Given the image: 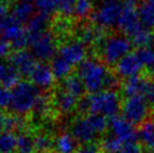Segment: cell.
<instances>
[{
  "mask_svg": "<svg viewBox=\"0 0 154 153\" xmlns=\"http://www.w3.org/2000/svg\"><path fill=\"white\" fill-rule=\"evenodd\" d=\"M109 72L105 63L95 59H86L78 67V76L83 81L86 91L91 94L104 91Z\"/></svg>",
  "mask_w": 154,
  "mask_h": 153,
  "instance_id": "cell-1",
  "label": "cell"
},
{
  "mask_svg": "<svg viewBox=\"0 0 154 153\" xmlns=\"http://www.w3.org/2000/svg\"><path fill=\"white\" fill-rule=\"evenodd\" d=\"M40 94V89L31 81H20L12 88L10 110L14 115L20 116L32 112Z\"/></svg>",
  "mask_w": 154,
  "mask_h": 153,
  "instance_id": "cell-2",
  "label": "cell"
},
{
  "mask_svg": "<svg viewBox=\"0 0 154 153\" xmlns=\"http://www.w3.org/2000/svg\"><path fill=\"white\" fill-rule=\"evenodd\" d=\"M0 40L11 43L15 50H22L29 45V33L13 15L0 19Z\"/></svg>",
  "mask_w": 154,
  "mask_h": 153,
  "instance_id": "cell-3",
  "label": "cell"
},
{
  "mask_svg": "<svg viewBox=\"0 0 154 153\" xmlns=\"http://www.w3.org/2000/svg\"><path fill=\"white\" fill-rule=\"evenodd\" d=\"M89 98V113H97L106 118H113L118 115L122 109L121 98L114 90H104L94 94L88 96Z\"/></svg>",
  "mask_w": 154,
  "mask_h": 153,
  "instance_id": "cell-4",
  "label": "cell"
},
{
  "mask_svg": "<svg viewBox=\"0 0 154 153\" xmlns=\"http://www.w3.org/2000/svg\"><path fill=\"white\" fill-rule=\"evenodd\" d=\"M29 46L31 53L36 60L46 62L56 57L59 49L57 46V38L54 32L44 31L38 35H29Z\"/></svg>",
  "mask_w": 154,
  "mask_h": 153,
  "instance_id": "cell-5",
  "label": "cell"
},
{
  "mask_svg": "<svg viewBox=\"0 0 154 153\" xmlns=\"http://www.w3.org/2000/svg\"><path fill=\"white\" fill-rule=\"evenodd\" d=\"M133 43L126 36L114 35L105 39L101 45V54L104 63L107 65H116L121 59L129 55Z\"/></svg>",
  "mask_w": 154,
  "mask_h": 153,
  "instance_id": "cell-6",
  "label": "cell"
},
{
  "mask_svg": "<svg viewBox=\"0 0 154 153\" xmlns=\"http://www.w3.org/2000/svg\"><path fill=\"white\" fill-rule=\"evenodd\" d=\"M124 6L123 0H101L97 8L91 15L92 22L103 29L118 26Z\"/></svg>",
  "mask_w": 154,
  "mask_h": 153,
  "instance_id": "cell-7",
  "label": "cell"
},
{
  "mask_svg": "<svg viewBox=\"0 0 154 153\" xmlns=\"http://www.w3.org/2000/svg\"><path fill=\"white\" fill-rule=\"evenodd\" d=\"M123 116L133 125H143L150 113L147 100L142 96H129L122 105Z\"/></svg>",
  "mask_w": 154,
  "mask_h": 153,
  "instance_id": "cell-8",
  "label": "cell"
},
{
  "mask_svg": "<svg viewBox=\"0 0 154 153\" xmlns=\"http://www.w3.org/2000/svg\"><path fill=\"white\" fill-rule=\"evenodd\" d=\"M118 26L126 36L131 39L145 29L135 6L127 3H125L124 10L119 19Z\"/></svg>",
  "mask_w": 154,
  "mask_h": 153,
  "instance_id": "cell-9",
  "label": "cell"
},
{
  "mask_svg": "<svg viewBox=\"0 0 154 153\" xmlns=\"http://www.w3.org/2000/svg\"><path fill=\"white\" fill-rule=\"evenodd\" d=\"M109 128L111 134L122 141L124 144L136 143L138 132L132 123L126 120L123 115H116L109 120Z\"/></svg>",
  "mask_w": 154,
  "mask_h": 153,
  "instance_id": "cell-10",
  "label": "cell"
},
{
  "mask_svg": "<svg viewBox=\"0 0 154 153\" xmlns=\"http://www.w3.org/2000/svg\"><path fill=\"white\" fill-rule=\"evenodd\" d=\"M71 134L75 136L78 143L84 145V144L94 143L93 141L99 133L92 126L88 116L86 115L78 118L73 122L72 126H71Z\"/></svg>",
  "mask_w": 154,
  "mask_h": 153,
  "instance_id": "cell-11",
  "label": "cell"
},
{
  "mask_svg": "<svg viewBox=\"0 0 154 153\" xmlns=\"http://www.w3.org/2000/svg\"><path fill=\"white\" fill-rule=\"evenodd\" d=\"M86 54V45L80 40H73L63 45L59 49L58 55L75 66L80 65L82 62L85 61Z\"/></svg>",
  "mask_w": 154,
  "mask_h": 153,
  "instance_id": "cell-12",
  "label": "cell"
},
{
  "mask_svg": "<svg viewBox=\"0 0 154 153\" xmlns=\"http://www.w3.org/2000/svg\"><path fill=\"white\" fill-rule=\"evenodd\" d=\"M31 82L39 89L47 90L53 87L56 77L51 69V66L45 62H39L36 64L32 75L29 76Z\"/></svg>",
  "mask_w": 154,
  "mask_h": 153,
  "instance_id": "cell-13",
  "label": "cell"
},
{
  "mask_svg": "<svg viewBox=\"0 0 154 153\" xmlns=\"http://www.w3.org/2000/svg\"><path fill=\"white\" fill-rule=\"evenodd\" d=\"M10 63L20 72L21 76L29 77L36 66V59L32 55L31 51L26 49L16 50L15 53L11 54Z\"/></svg>",
  "mask_w": 154,
  "mask_h": 153,
  "instance_id": "cell-14",
  "label": "cell"
},
{
  "mask_svg": "<svg viewBox=\"0 0 154 153\" xmlns=\"http://www.w3.org/2000/svg\"><path fill=\"white\" fill-rule=\"evenodd\" d=\"M143 68L144 66L136 57L135 53H130L129 55L125 56L123 59L118 62V64L116 65V72L119 77L129 79L131 77L138 76Z\"/></svg>",
  "mask_w": 154,
  "mask_h": 153,
  "instance_id": "cell-15",
  "label": "cell"
},
{
  "mask_svg": "<svg viewBox=\"0 0 154 153\" xmlns=\"http://www.w3.org/2000/svg\"><path fill=\"white\" fill-rule=\"evenodd\" d=\"M53 102L60 112L70 113L78 107L79 100H78L77 96H72L63 88H60L55 92Z\"/></svg>",
  "mask_w": 154,
  "mask_h": 153,
  "instance_id": "cell-16",
  "label": "cell"
},
{
  "mask_svg": "<svg viewBox=\"0 0 154 153\" xmlns=\"http://www.w3.org/2000/svg\"><path fill=\"white\" fill-rule=\"evenodd\" d=\"M151 80L148 78L143 77L140 75L135 77H131L129 79H126L125 82L123 83V92L127 98L133 96H142L144 94L145 90H146L147 86Z\"/></svg>",
  "mask_w": 154,
  "mask_h": 153,
  "instance_id": "cell-17",
  "label": "cell"
},
{
  "mask_svg": "<svg viewBox=\"0 0 154 153\" xmlns=\"http://www.w3.org/2000/svg\"><path fill=\"white\" fill-rule=\"evenodd\" d=\"M105 29L94 25V26H84L80 32V41L85 45H102L106 39Z\"/></svg>",
  "mask_w": 154,
  "mask_h": 153,
  "instance_id": "cell-18",
  "label": "cell"
},
{
  "mask_svg": "<svg viewBox=\"0 0 154 153\" xmlns=\"http://www.w3.org/2000/svg\"><path fill=\"white\" fill-rule=\"evenodd\" d=\"M20 72L10 63L0 60V85L14 88L20 82Z\"/></svg>",
  "mask_w": 154,
  "mask_h": 153,
  "instance_id": "cell-19",
  "label": "cell"
},
{
  "mask_svg": "<svg viewBox=\"0 0 154 153\" xmlns=\"http://www.w3.org/2000/svg\"><path fill=\"white\" fill-rule=\"evenodd\" d=\"M36 5L32 0H19L13 6L12 15L21 23H27L36 14Z\"/></svg>",
  "mask_w": 154,
  "mask_h": 153,
  "instance_id": "cell-20",
  "label": "cell"
},
{
  "mask_svg": "<svg viewBox=\"0 0 154 153\" xmlns=\"http://www.w3.org/2000/svg\"><path fill=\"white\" fill-rule=\"evenodd\" d=\"M55 148L58 153H75L78 150V142L71 133L63 132L55 141Z\"/></svg>",
  "mask_w": 154,
  "mask_h": 153,
  "instance_id": "cell-21",
  "label": "cell"
},
{
  "mask_svg": "<svg viewBox=\"0 0 154 153\" xmlns=\"http://www.w3.org/2000/svg\"><path fill=\"white\" fill-rule=\"evenodd\" d=\"M51 16H47L42 13L37 12L31 18V20L26 23V31L29 35H38L46 31L48 26Z\"/></svg>",
  "mask_w": 154,
  "mask_h": 153,
  "instance_id": "cell-22",
  "label": "cell"
},
{
  "mask_svg": "<svg viewBox=\"0 0 154 153\" xmlns=\"http://www.w3.org/2000/svg\"><path fill=\"white\" fill-rule=\"evenodd\" d=\"M67 92L71 93L72 96H77L78 99L84 96L86 88L84 86L83 81L78 75H71L62 81V87Z\"/></svg>",
  "mask_w": 154,
  "mask_h": 153,
  "instance_id": "cell-23",
  "label": "cell"
},
{
  "mask_svg": "<svg viewBox=\"0 0 154 153\" xmlns=\"http://www.w3.org/2000/svg\"><path fill=\"white\" fill-rule=\"evenodd\" d=\"M138 139L150 153H154V121H146L140 125Z\"/></svg>",
  "mask_w": 154,
  "mask_h": 153,
  "instance_id": "cell-24",
  "label": "cell"
},
{
  "mask_svg": "<svg viewBox=\"0 0 154 153\" xmlns=\"http://www.w3.org/2000/svg\"><path fill=\"white\" fill-rule=\"evenodd\" d=\"M51 66L56 79H59V80H64L67 77L71 76V72H72V68H73L72 64L67 62L66 60L63 59L61 56L59 55L56 56L51 60Z\"/></svg>",
  "mask_w": 154,
  "mask_h": 153,
  "instance_id": "cell-25",
  "label": "cell"
},
{
  "mask_svg": "<svg viewBox=\"0 0 154 153\" xmlns=\"http://www.w3.org/2000/svg\"><path fill=\"white\" fill-rule=\"evenodd\" d=\"M36 151L35 136L31 132L24 130L17 135V151L16 153H34Z\"/></svg>",
  "mask_w": 154,
  "mask_h": 153,
  "instance_id": "cell-26",
  "label": "cell"
},
{
  "mask_svg": "<svg viewBox=\"0 0 154 153\" xmlns=\"http://www.w3.org/2000/svg\"><path fill=\"white\" fill-rule=\"evenodd\" d=\"M138 15L145 27H154V0H145L140 4Z\"/></svg>",
  "mask_w": 154,
  "mask_h": 153,
  "instance_id": "cell-27",
  "label": "cell"
},
{
  "mask_svg": "<svg viewBox=\"0 0 154 153\" xmlns=\"http://www.w3.org/2000/svg\"><path fill=\"white\" fill-rule=\"evenodd\" d=\"M17 135L11 131L0 132V153H16Z\"/></svg>",
  "mask_w": 154,
  "mask_h": 153,
  "instance_id": "cell-28",
  "label": "cell"
},
{
  "mask_svg": "<svg viewBox=\"0 0 154 153\" xmlns=\"http://www.w3.org/2000/svg\"><path fill=\"white\" fill-rule=\"evenodd\" d=\"M51 101L48 94L41 93L40 96L38 98V100H37L36 104H35L34 109H32V115L38 120L44 118L45 116L48 115L49 110H51Z\"/></svg>",
  "mask_w": 154,
  "mask_h": 153,
  "instance_id": "cell-29",
  "label": "cell"
},
{
  "mask_svg": "<svg viewBox=\"0 0 154 153\" xmlns=\"http://www.w3.org/2000/svg\"><path fill=\"white\" fill-rule=\"evenodd\" d=\"M125 144L119 139H116L111 133L105 136L102 141L101 149L105 153H120Z\"/></svg>",
  "mask_w": 154,
  "mask_h": 153,
  "instance_id": "cell-30",
  "label": "cell"
},
{
  "mask_svg": "<svg viewBox=\"0 0 154 153\" xmlns=\"http://www.w3.org/2000/svg\"><path fill=\"white\" fill-rule=\"evenodd\" d=\"M133 45L137 46L138 48L142 47H151L154 42V34L151 33L150 29L145 27L143 31H140L136 36L131 39Z\"/></svg>",
  "mask_w": 154,
  "mask_h": 153,
  "instance_id": "cell-31",
  "label": "cell"
},
{
  "mask_svg": "<svg viewBox=\"0 0 154 153\" xmlns=\"http://www.w3.org/2000/svg\"><path fill=\"white\" fill-rule=\"evenodd\" d=\"M135 55L144 67L154 70V49L152 47L137 48L135 51Z\"/></svg>",
  "mask_w": 154,
  "mask_h": 153,
  "instance_id": "cell-32",
  "label": "cell"
},
{
  "mask_svg": "<svg viewBox=\"0 0 154 153\" xmlns=\"http://www.w3.org/2000/svg\"><path fill=\"white\" fill-rule=\"evenodd\" d=\"M36 151L39 153H47L55 147V141L47 133H41L35 136Z\"/></svg>",
  "mask_w": 154,
  "mask_h": 153,
  "instance_id": "cell-33",
  "label": "cell"
},
{
  "mask_svg": "<svg viewBox=\"0 0 154 153\" xmlns=\"http://www.w3.org/2000/svg\"><path fill=\"white\" fill-rule=\"evenodd\" d=\"M93 5L91 0H77L75 16L79 19H86L92 15Z\"/></svg>",
  "mask_w": 154,
  "mask_h": 153,
  "instance_id": "cell-34",
  "label": "cell"
},
{
  "mask_svg": "<svg viewBox=\"0 0 154 153\" xmlns=\"http://www.w3.org/2000/svg\"><path fill=\"white\" fill-rule=\"evenodd\" d=\"M25 127V120L23 118V116L12 115H8L6 118V129L5 131H11V132H14V131H24Z\"/></svg>",
  "mask_w": 154,
  "mask_h": 153,
  "instance_id": "cell-35",
  "label": "cell"
},
{
  "mask_svg": "<svg viewBox=\"0 0 154 153\" xmlns=\"http://www.w3.org/2000/svg\"><path fill=\"white\" fill-rule=\"evenodd\" d=\"M34 3L39 13L51 16L57 11V8L51 0H34Z\"/></svg>",
  "mask_w": 154,
  "mask_h": 153,
  "instance_id": "cell-36",
  "label": "cell"
},
{
  "mask_svg": "<svg viewBox=\"0 0 154 153\" xmlns=\"http://www.w3.org/2000/svg\"><path fill=\"white\" fill-rule=\"evenodd\" d=\"M75 3H77V0H63L58 8V11L63 17H66V18L71 17L75 15Z\"/></svg>",
  "mask_w": 154,
  "mask_h": 153,
  "instance_id": "cell-37",
  "label": "cell"
},
{
  "mask_svg": "<svg viewBox=\"0 0 154 153\" xmlns=\"http://www.w3.org/2000/svg\"><path fill=\"white\" fill-rule=\"evenodd\" d=\"M12 102V90L5 86L0 85V110L10 108Z\"/></svg>",
  "mask_w": 154,
  "mask_h": 153,
  "instance_id": "cell-38",
  "label": "cell"
},
{
  "mask_svg": "<svg viewBox=\"0 0 154 153\" xmlns=\"http://www.w3.org/2000/svg\"><path fill=\"white\" fill-rule=\"evenodd\" d=\"M119 86H120V79H119V76L110 72L107 76V79H106L105 89L113 90L114 88H118Z\"/></svg>",
  "mask_w": 154,
  "mask_h": 153,
  "instance_id": "cell-39",
  "label": "cell"
},
{
  "mask_svg": "<svg viewBox=\"0 0 154 153\" xmlns=\"http://www.w3.org/2000/svg\"><path fill=\"white\" fill-rule=\"evenodd\" d=\"M101 147L97 146L95 143L84 144L78 148L75 153H101Z\"/></svg>",
  "mask_w": 154,
  "mask_h": 153,
  "instance_id": "cell-40",
  "label": "cell"
},
{
  "mask_svg": "<svg viewBox=\"0 0 154 153\" xmlns=\"http://www.w3.org/2000/svg\"><path fill=\"white\" fill-rule=\"evenodd\" d=\"M12 45L11 43L6 42V41L0 40V60L4 59L8 56H10L11 50H12Z\"/></svg>",
  "mask_w": 154,
  "mask_h": 153,
  "instance_id": "cell-41",
  "label": "cell"
},
{
  "mask_svg": "<svg viewBox=\"0 0 154 153\" xmlns=\"http://www.w3.org/2000/svg\"><path fill=\"white\" fill-rule=\"evenodd\" d=\"M120 153H143V151H142V147L137 143H132V144H126V145H124L122 151Z\"/></svg>",
  "mask_w": 154,
  "mask_h": 153,
  "instance_id": "cell-42",
  "label": "cell"
},
{
  "mask_svg": "<svg viewBox=\"0 0 154 153\" xmlns=\"http://www.w3.org/2000/svg\"><path fill=\"white\" fill-rule=\"evenodd\" d=\"M143 96L146 99L148 103L154 104V82L151 81L150 83H149V85L147 86V88H146V90H145Z\"/></svg>",
  "mask_w": 154,
  "mask_h": 153,
  "instance_id": "cell-43",
  "label": "cell"
},
{
  "mask_svg": "<svg viewBox=\"0 0 154 153\" xmlns=\"http://www.w3.org/2000/svg\"><path fill=\"white\" fill-rule=\"evenodd\" d=\"M6 118H8V115H6L2 110H0V132H2V131H5V129H6Z\"/></svg>",
  "mask_w": 154,
  "mask_h": 153,
  "instance_id": "cell-44",
  "label": "cell"
},
{
  "mask_svg": "<svg viewBox=\"0 0 154 153\" xmlns=\"http://www.w3.org/2000/svg\"><path fill=\"white\" fill-rule=\"evenodd\" d=\"M8 15V8L5 4V2L0 1V19Z\"/></svg>",
  "mask_w": 154,
  "mask_h": 153,
  "instance_id": "cell-45",
  "label": "cell"
},
{
  "mask_svg": "<svg viewBox=\"0 0 154 153\" xmlns=\"http://www.w3.org/2000/svg\"><path fill=\"white\" fill-rule=\"evenodd\" d=\"M153 34H154V31H153Z\"/></svg>",
  "mask_w": 154,
  "mask_h": 153,
  "instance_id": "cell-46",
  "label": "cell"
}]
</instances>
